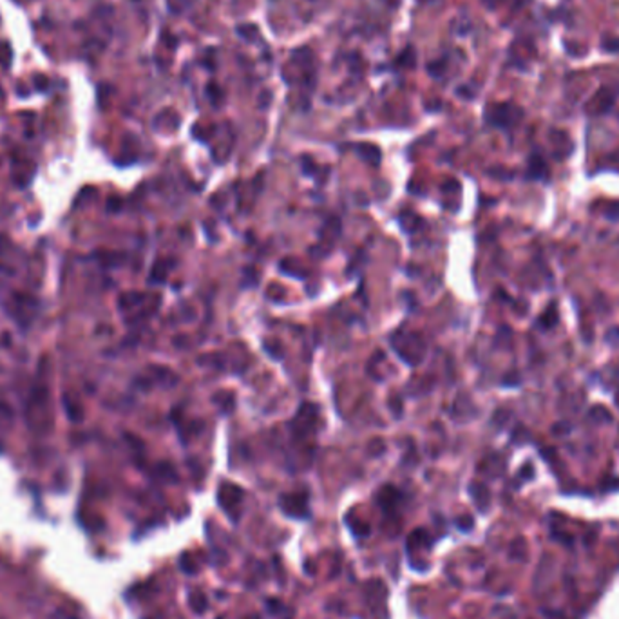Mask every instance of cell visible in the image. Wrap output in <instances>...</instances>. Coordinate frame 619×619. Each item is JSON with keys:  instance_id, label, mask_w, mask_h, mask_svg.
Segmentation results:
<instances>
[{"instance_id": "7a4b0ae2", "label": "cell", "mask_w": 619, "mask_h": 619, "mask_svg": "<svg viewBox=\"0 0 619 619\" xmlns=\"http://www.w3.org/2000/svg\"><path fill=\"white\" fill-rule=\"evenodd\" d=\"M279 505H281L283 512L286 516H292V518H308L310 516V511H308V500H306V494H299V492H292V494H283L281 500H279Z\"/></svg>"}, {"instance_id": "3957f363", "label": "cell", "mask_w": 619, "mask_h": 619, "mask_svg": "<svg viewBox=\"0 0 619 619\" xmlns=\"http://www.w3.org/2000/svg\"><path fill=\"white\" fill-rule=\"evenodd\" d=\"M469 492H471V496H473V500L476 502V505H478L480 511H485V509H487V505H489V491H487V487H483V485H480V483H473V485L469 487Z\"/></svg>"}, {"instance_id": "8fae6325", "label": "cell", "mask_w": 619, "mask_h": 619, "mask_svg": "<svg viewBox=\"0 0 619 619\" xmlns=\"http://www.w3.org/2000/svg\"><path fill=\"white\" fill-rule=\"evenodd\" d=\"M570 429H572V427H570V424L563 422V424H556V425H554V427H552V433H554V435H569Z\"/></svg>"}, {"instance_id": "5b68a950", "label": "cell", "mask_w": 619, "mask_h": 619, "mask_svg": "<svg viewBox=\"0 0 619 619\" xmlns=\"http://www.w3.org/2000/svg\"><path fill=\"white\" fill-rule=\"evenodd\" d=\"M355 149H357V152H359L360 156H362V160L369 161L372 165H379L380 152H379V149H377L375 145H366V143H362V145H357Z\"/></svg>"}, {"instance_id": "2e32d148", "label": "cell", "mask_w": 619, "mask_h": 619, "mask_svg": "<svg viewBox=\"0 0 619 619\" xmlns=\"http://www.w3.org/2000/svg\"><path fill=\"white\" fill-rule=\"evenodd\" d=\"M2 96H4V92H2V87H0V100H2Z\"/></svg>"}, {"instance_id": "ba28073f", "label": "cell", "mask_w": 619, "mask_h": 619, "mask_svg": "<svg viewBox=\"0 0 619 619\" xmlns=\"http://www.w3.org/2000/svg\"><path fill=\"white\" fill-rule=\"evenodd\" d=\"M190 607H192V610L196 614H203L206 608V598L203 594H199V592H196V594L190 596Z\"/></svg>"}, {"instance_id": "30bf717a", "label": "cell", "mask_w": 619, "mask_h": 619, "mask_svg": "<svg viewBox=\"0 0 619 619\" xmlns=\"http://www.w3.org/2000/svg\"><path fill=\"white\" fill-rule=\"evenodd\" d=\"M605 341L608 344H617L619 343V328H610L605 335Z\"/></svg>"}, {"instance_id": "7c38bea8", "label": "cell", "mask_w": 619, "mask_h": 619, "mask_svg": "<svg viewBox=\"0 0 619 619\" xmlns=\"http://www.w3.org/2000/svg\"><path fill=\"white\" fill-rule=\"evenodd\" d=\"M33 80L37 82V89H38V91H46L47 85H49V80H47L44 75H42V76H40V75H35Z\"/></svg>"}, {"instance_id": "5bb4252c", "label": "cell", "mask_w": 619, "mask_h": 619, "mask_svg": "<svg viewBox=\"0 0 619 619\" xmlns=\"http://www.w3.org/2000/svg\"><path fill=\"white\" fill-rule=\"evenodd\" d=\"M520 384V377L516 375V373H512V375H509V377H505L504 379V386H509V388H512V386H518Z\"/></svg>"}, {"instance_id": "277c9868", "label": "cell", "mask_w": 619, "mask_h": 619, "mask_svg": "<svg viewBox=\"0 0 619 619\" xmlns=\"http://www.w3.org/2000/svg\"><path fill=\"white\" fill-rule=\"evenodd\" d=\"M529 178H534V179H540L543 176H547V165H545V161L541 160V156H531L529 160V172H527Z\"/></svg>"}, {"instance_id": "4fadbf2b", "label": "cell", "mask_w": 619, "mask_h": 619, "mask_svg": "<svg viewBox=\"0 0 619 619\" xmlns=\"http://www.w3.org/2000/svg\"><path fill=\"white\" fill-rule=\"evenodd\" d=\"M612 208H607V212H605V214H607V218L608 219H612V221H617L619 219V203H612Z\"/></svg>"}, {"instance_id": "9c48e42d", "label": "cell", "mask_w": 619, "mask_h": 619, "mask_svg": "<svg viewBox=\"0 0 619 619\" xmlns=\"http://www.w3.org/2000/svg\"><path fill=\"white\" fill-rule=\"evenodd\" d=\"M601 47H603V51H610V53H614V51H619V40L617 38H605V40H603V44H601Z\"/></svg>"}, {"instance_id": "9a60e30c", "label": "cell", "mask_w": 619, "mask_h": 619, "mask_svg": "<svg viewBox=\"0 0 619 619\" xmlns=\"http://www.w3.org/2000/svg\"><path fill=\"white\" fill-rule=\"evenodd\" d=\"M463 520L466 521H458V527L462 529V531H469L471 527H473V518H471V516H463Z\"/></svg>"}, {"instance_id": "6da1fadb", "label": "cell", "mask_w": 619, "mask_h": 619, "mask_svg": "<svg viewBox=\"0 0 619 619\" xmlns=\"http://www.w3.org/2000/svg\"><path fill=\"white\" fill-rule=\"evenodd\" d=\"M521 116H523V111L514 103H494V105H489L485 111L487 123L500 129H511L521 120Z\"/></svg>"}, {"instance_id": "52a82bcc", "label": "cell", "mask_w": 619, "mask_h": 619, "mask_svg": "<svg viewBox=\"0 0 619 619\" xmlns=\"http://www.w3.org/2000/svg\"><path fill=\"white\" fill-rule=\"evenodd\" d=\"M556 322H558V312H556V304L552 302V304L543 312V315L540 317V324L543 328H552Z\"/></svg>"}, {"instance_id": "8992f818", "label": "cell", "mask_w": 619, "mask_h": 619, "mask_svg": "<svg viewBox=\"0 0 619 619\" xmlns=\"http://www.w3.org/2000/svg\"><path fill=\"white\" fill-rule=\"evenodd\" d=\"M589 418L596 424H607V422H612V413L603 406H594L589 411Z\"/></svg>"}]
</instances>
